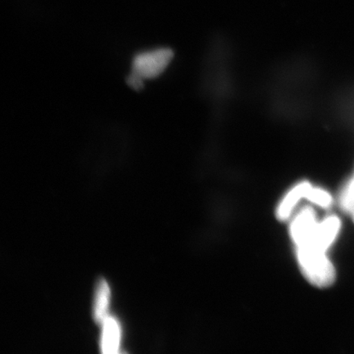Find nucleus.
<instances>
[{
    "instance_id": "f03ea898",
    "label": "nucleus",
    "mask_w": 354,
    "mask_h": 354,
    "mask_svg": "<svg viewBox=\"0 0 354 354\" xmlns=\"http://www.w3.org/2000/svg\"><path fill=\"white\" fill-rule=\"evenodd\" d=\"M172 59L174 52L170 48L141 53L133 59L131 73L144 80L156 78L165 72Z\"/></svg>"
},
{
    "instance_id": "20e7f679",
    "label": "nucleus",
    "mask_w": 354,
    "mask_h": 354,
    "mask_svg": "<svg viewBox=\"0 0 354 354\" xmlns=\"http://www.w3.org/2000/svg\"><path fill=\"white\" fill-rule=\"evenodd\" d=\"M121 327L114 317H109L103 324L101 348L104 353H117L120 345Z\"/></svg>"
},
{
    "instance_id": "0eeeda50",
    "label": "nucleus",
    "mask_w": 354,
    "mask_h": 354,
    "mask_svg": "<svg viewBox=\"0 0 354 354\" xmlns=\"http://www.w3.org/2000/svg\"><path fill=\"white\" fill-rule=\"evenodd\" d=\"M351 214H352V216H353V221H354V207H353V210L351 211Z\"/></svg>"
},
{
    "instance_id": "423d86ee",
    "label": "nucleus",
    "mask_w": 354,
    "mask_h": 354,
    "mask_svg": "<svg viewBox=\"0 0 354 354\" xmlns=\"http://www.w3.org/2000/svg\"><path fill=\"white\" fill-rule=\"evenodd\" d=\"M127 82L128 85L136 91H139L144 88V79L135 73H131L130 76L127 77Z\"/></svg>"
},
{
    "instance_id": "f257e3e1",
    "label": "nucleus",
    "mask_w": 354,
    "mask_h": 354,
    "mask_svg": "<svg viewBox=\"0 0 354 354\" xmlns=\"http://www.w3.org/2000/svg\"><path fill=\"white\" fill-rule=\"evenodd\" d=\"M340 227L342 223L335 216L318 221L311 207H304L292 221L290 236L301 271L314 286L327 287L335 281V268L326 253L337 238Z\"/></svg>"
},
{
    "instance_id": "7ed1b4c3",
    "label": "nucleus",
    "mask_w": 354,
    "mask_h": 354,
    "mask_svg": "<svg viewBox=\"0 0 354 354\" xmlns=\"http://www.w3.org/2000/svg\"><path fill=\"white\" fill-rule=\"evenodd\" d=\"M320 188L313 187L309 183H301L287 193L277 207V218L286 221L290 218L295 207L302 199L315 203L319 196Z\"/></svg>"
},
{
    "instance_id": "39448f33",
    "label": "nucleus",
    "mask_w": 354,
    "mask_h": 354,
    "mask_svg": "<svg viewBox=\"0 0 354 354\" xmlns=\"http://www.w3.org/2000/svg\"><path fill=\"white\" fill-rule=\"evenodd\" d=\"M110 290L107 281L101 279L97 283L93 317L98 324L103 325L109 317Z\"/></svg>"
}]
</instances>
